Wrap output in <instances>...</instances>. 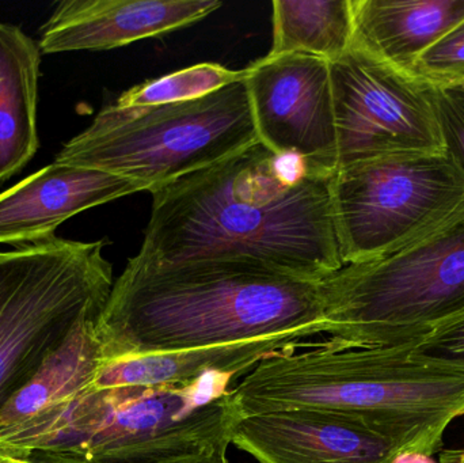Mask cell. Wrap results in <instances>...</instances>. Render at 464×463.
<instances>
[{"label":"cell","instance_id":"6da1fadb","mask_svg":"<svg viewBox=\"0 0 464 463\" xmlns=\"http://www.w3.org/2000/svg\"><path fill=\"white\" fill-rule=\"evenodd\" d=\"M256 141L222 162L152 190L139 257L150 263L237 260L310 282L343 268L333 178Z\"/></svg>","mask_w":464,"mask_h":463},{"label":"cell","instance_id":"7a4b0ae2","mask_svg":"<svg viewBox=\"0 0 464 463\" xmlns=\"http://www.w3.org/2000/svg\"><path fill=\"white\" fill-rule=\"evenodd\" d=\"M322 282L237 260L130 258L97 321L102 362L326 333Z\"/></svg>","mask_w":464,"mask_h":463},{"label":"cell","instance_id":"3957f363","mask_svg":"<svg viewBox=\"0 0 464 463\" xmlns=\"http://www.w3.org/2000/svg\"><path fill=\"white\" fill-rule=\"evenodd\" d=\"M231 394L243 418L326 410L384 435L402 454L433 457L464 415V367L428 358L414 344L343 348L326 340L262 359Z\"/></svg>","mask_w":464,"mask_h":463},{"label":"cell","instance_id":"277c9868","mask_svg":"<svg viewBox=\"0 0 464 463\" xmlns=\"http://www.w3.org/2000/svg\"><path fill=\"white\" fill-rule=\"evenodd\" d=\"M234 380L211 374L182 388L89 389L0 432V449L75 454L92 463H163L228 449L243 419L228 391Z\"/></svg>","mask_w":464,"mask_h":463},{"label":"cell","instance_id":"5b68a950","mask_svg":"<svg viewBox=\"0 0 464 463\" xmlns=\"http://www.w3.org/2000/svg\"><path fill=\"white\" fill-rule=\"evenodd\" d=\"M258 141L245 78L182 102L105 106L54 162L106 171L152 192Z\"/></svg>","mask_w":464,"mask_h":463},{"label":"cell","instance_id":"8992f818","mask_svg":"<svg viewBox=\"0 0 464 463\" xmlns=\"http://www.w3.org/2000/svg\"><path fill=\"white\" fill-rule=\"evenodd\" d=\"M321 287L332 344L419 342L464 307V214L398 252L343 266Z\"/></svg>","mask_w":464,"mask_h":463},{"label":"cell","instance_id":"52a82bcc","mask_svg":"<svg viewBox=\"0 0 464 463\" xmlns=\"http://www.w3.org/2000/svg\"><path fill=\"white\" fill-rule=\"evenodd\" d=\"M106 241L53 238L0 253V410L113 288Z\"/></svg>","mask_w":464,"mask_h":463},{"label":"cell","instance_id":"ba28073f","mask_svg":"<svg viewBox=\"0 0 464 463\" xmlns=\"http://www.w3.org/2000/svg\"><path fill=\"white\" fill-rule=\"evenodd\" d=\"M332 192L343 266L398 252L464 214V173L447 151L345 166Z\"/></svg>","mask_w":464,"mask_h":463},{"label":"cell","instance_id":"9c48e42d","mask_svg":"<svg viewBox=\"0 0 464 463\" xmlns=\"http://www.w3.org/2000/svg\"><path fill=\"white\" fill-rule=\"evenodd\" d=\"M329 65L338 169L376 158L446 152L430 83L354 45Z\"/></svg>","mask_w":464,"mask_h":463},{"label":"cell","instance_id":"30bf717a","mask_svg":"<svg viewBox=\"0 0 464 463\" xmlns=\"http://www.w3.org/2000/svg\"><path fill=\"white\" fill-rule=\"evenodd\" d=\"M258 140L337 173L338 146L329 62L308 54L265 56L246 68Z\"/></svg>","mask_w":464,"mask_h":463},{"label":"cell","instance_id":"8fae6325","mask_svg":"<svg viewBox=\"0 0 464 463\" xmlns=\"http://www.w3.org/2000/svg\"><path fill=\"white\" fill-rule=\"evenodd\" d=\"M232 445L258 463H392L402 454L357 421L308 408L245 416Z\"/></svg>","mask_w":464,"mask_h":463},{"label":"cell","instance_id":"7c38bea8","mask_svg":"<svg viewBox=\"0 0 464 463\" xmlns=\"http://www.w3.org/2000/svg\"><path fill=\"white\" fill-rule=\"evenodd\" d=\"M219 0H63L40 29L41 53L106 51L200 22Z\"/></svg>","mask_w":464,"mask_h":463},{"label":"cell","instance_id":"4fadbf2b","mask_svg":"<svg viewBox=\"0 0 464 463\" xmlns=\"http://www.w3.org/2000/svg\"><path fill=\"white\" fill-rule=\"evenodd\" d=\"M144 190L106 171L53 162L0 193V244L53 238L62 223L109 201Z\"/></svg>","mask_w":464,"mask_h":463},{"label":"cell","instance_id":"5bb4252c","mask_svg":"<svg viewBox=\"0 0 464 463\" xmlns=\"http://www.w3.org/2000/svg\"><path fill=\"white\" fill-rule=\"evenodd\" d=\"M304 340L308 339L302 334H278L237 344L114 359L102 362L92 389L102 391L125 386L182 388L211 374L237 378L248 374L267 356L316 344Z\"/></svg>","mask_w":464,"mask_h":463},{"label":"cell","instance_id":"9a60e30c","mask_svg":"<svg viewBox=\"0 0 464 463\" xmlns=\"http://www.w3.org/2000/svg\"><path fill=\"white\" fill-rule=\"evenodd\" d=\"M352 45L411 72L464 18V0H352Z\"/></svg>","mask_w":464,"mask_h":463},{"label":"cell","instance_id":"2e32d148","mask_svg":"<svg viewBox=\"0 0 464 463\" xmlns=\"http://www.w3.org/2000/svg\"><path fill=\"white\" fill-rule=\"evenodd\" d=\"M40 46L21 27L0 22V184L38 150Z\"/></svg>","mask_w":464,"mask_h":463},{"label":"cell","instance_id":"e0dca14e","mask_svg":"<svg viewBox=\"0 0 464 463\" xmlns=\"http://www.w3.org/2000/svg\"><path fill=\"white\" fill-rule=\"evenodd\" d=\"M98 318L82 321L34 377L14 394L0 410V432L48 415L92 389L102 364Z\"/></svg>","mask_w":464,"mask_h":463},{"label":"cell","instance_id":"ac0fdd59","mask_svg":"<svg viewBox=\"0 0 464 463\" xmlns=\"http://www.w3.org/2000/svg\"><path fill=\"white\" fill-rule=\"evenodd\" d=\"M267 56L308 54L333 62L353 43L352 0H275Z\"/></svg>","mask_w":464,"mask_h":463},{"label":"cell","instance_id":"d6986e66","mask_svg":"<svg viewBox=\"0 0 464 463\" xmlns=\"http://www.w3.org/2000/svg\"><path fill=\"white\" fill-rule=\"evenodd\" d=\"M246 70L234 71L215 63H201L177 72L130 87L117 98L120 106L163 105L211 94L245 78Z\"/></svg>","mask_w":464,"mask_h":463},{"label":"cell","instance_id":"ffe728a7","mask_svg":"<svg viewBox=\"0 0 464 463\" xmlns=\"http://www.w3.org/2000/svg\"><path fill=\"white\" fill-rule=\"evenodd\" d=\"M411 72L430 86L464 82V18L419 57Z\"/></svg>","mask_w":464,"mask_h":463},{"label":"cell","instance_id":"44dd1931","mask_svg":"<svg viewBox=\"0 0 464 463\" xmlns=\"http://www.w3.org/2000/svg\"><path fill=\"white\" fill-rule=\"evenodd\" d=\"M433 89L446 151L464 173V82Z\"/></svg>","mask_w":464,"mask_h":463},{"label":"cell","instance_id":"7402d4cb","mask_svg":"<svg viewBox=\"0 0 464 463\" xmlns=\"http://www.w3.org/2000/svg\"><path fill=\"white\" fill-rule=\"evenodd\" d=\"M413 344L428 358L464 367V307L439 323Z\"/></svg>","mask_w":464,"mask_h":463},{"label":"cell","instance_id":"603a6c76","mask_svg":"<svg viewBox=\"0 0 464 463\" xmlns=\"http://www.w3.org/2000/svg\"><path fill=\"white\" fill-rule=\"evenodd\" d=\"M0 463H92L75 454L48 450H10L0 449Z\"/></svg>","mask_w":464,"mask_h":463},{"label":"cell","instance_id":"cb8c5ba5","mask_svg":"<svg viewBox=\"0 0 464 463\" xmlns=\"http://www.w3.org/2000/svg\"><path fill=\"white\" fill-rule=\"evenodd\" d=\"M227 450L228 449H217V450L179 457L163 463H228Z\"/></svg>","mask_w":464,"mask_h":463},{"label":"cell","instance_id":"d4e9b609","mask_svg":"<svg viewBox=\"0 0 464 463\" xmlns=\"http://www.w3.org/2000/svg\"><path fill=\"white\" fill-rule=\"evenodd\" d=\"M433 457L422 456V454L403 453L400 454L392 463H436Z\"/></svg>","mask_w":464,"mask_h":463},{"label":"cell","instance_id":"484cf974","mask_svg":"<svg viewBox=\"0 0 464 463\" xmlns=\"http://www.w3.org/2000/svg\"><path fill=\"white\" fill-rule=\"evenodd\" d=\"M443 463H464V449L457 451H447L441 457Z\"/></svg>","mask_w":464,"mask_h":463}]
</instances>
